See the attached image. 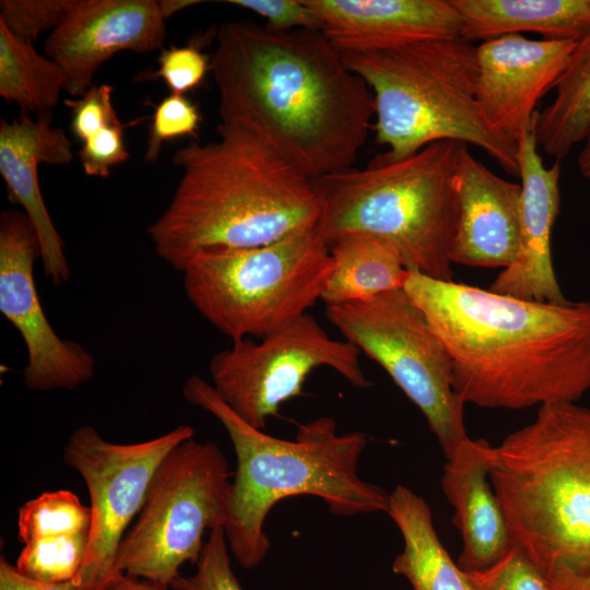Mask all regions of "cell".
Returning a JSON list of instances; mask_svg holds the SVG:
<instances>
[{
    "instance_id": "obj_1",
    "label": "cell",
    "mask_w": 590,
    "mask_h": 590,
    "mask_svg": "<svg viewBox=\"0 0 590 590\" xmlns=\"http://www.w3.org/2000/svg\"><path fill=\"white\" fill-rule=\"evenodd\" d=\"M210 64L221 123L249 130L312 180L353 167L374 96L322 31L225 22Z\"/></svg>"
},
{
    "instance_id": "obj_2",
    "label": "cell",
    "mask_w": 590,
    "mask_h": 590,
    "mask_svg": "<svg viewBox=\"0 0 590 590\" xmlns=\"http://www.w3.org/2000/svg\"><path fill=\"white\" fill-rule=\"evenodd\" d=\"M403 290L446 349L464 404L522 410L590 390V302L527 300L416 271Z\"/></svg>"
},
{
    "instance_id": "obj_3",
    "label": "cell",
    "mask_w": 590,
    "mask_h": 590,
    "mask_svg": "<svg viewBox=\"0 0 590 590\" xmlns=\"http://www.w3.org/2000/svg\"><path fill=\"white\" fill-rule=\"evenodd\" d=\"M219 138L176 151L181 177L146 232L157 256L182 272L197 253L264 246L314 229V180L249 130L220 123Z\"/></svg>"
},
{
    "instance_id": "obj_4",
    "label": "cell",
    "mask_w": 590,
    "mask_h": 590,
    "mask_svg": "<svg viewBox=\"0 0 590 590\" xmlns=\"http://www.w3.org/2000/svg\"><path fill=\"white\" fill-rule=\"evenodd\" d=\"M182 394L219 420L235 450L224 529L229 550L245 569L266 558L270 540L263 524L284 498L316 496L341 517L387 512L389 494L357 474L365 433L338 434L335 421L321 416L299 425L293 440L275 438L243 421L198 375L185 381Z\"/></svg>"
},
{
    "instance_id": "obj_5",
    "label": "cell",
    "mask_w": 590,
    "mask_h": 590,
    "mask_svg": "<svg viewBox=\"0 0 590 590\" xmlns=\"http://www.w3.org/2000/svg\"><path fill=\"white\" fill-rule=\"evenodd\" d=\"M488 473L512 543L545 576L590 574V408L558 402L491 445Z\"/></svg>"
},
{
    "instance_id": "obj_6",
    "label": "cell",
    "mask_w": 590,
    "mask_h": 590,
    "mask_svg": "<svg viewBox=\"0 0 590 590\" xmlns=\"http://www.w3.org/2000/svg\"><path fill=\"white\" fill-rule=\"evenodd\" d=\"M339 52L373 92V129L387 148L376 158L398 161L434 142L457 141L482 149L519 176L518 143L497 132L481 110L472 42L439 38Z\"/></svg>"
},
{
    "instance_id": "obj_7",
    "label": "cell",
    "mask_w": 590,
    "mask_h": 590,
    "mask_svg": "<svg viewBox=\"0 0 590 590\" xmlns=\"http://www.w3.org/2000/svg\"><path fill=\"white\" fill-rule=\"evenodd\" d=\"M439 141L398 161H371L314 180L320 201L315 227L330 248L365 233L390 244L409 271L452 280L457 210L453 175L462 148Z\"/></svg>"
},
{
    "instance_id": "obj_8",
    "label": "cell",
    "mask_w": 590,
    "mask_h": 590,
    "mask_svg": "<svg viewBox=\"0 0 590 590\" xmlns=\"http://www.w3.org/2000/svg\"><path fill=\"white\" fill-rule=\"evenodd\" d=\"M332 269L314 228L260 247L199 252L181 273L193 307L235 342L261 339L306 315Z\"/></svg>"
},
{
    "instance_id": "obj_9",
    "label": "cell",
    "mask_w": 590,
    "mask_h": 590,
    "mask_svg": "<svg viewBox=\"0 0 590 590\" xmlns=\"http://www.w3.org/2000/svg\"><path fill=\"white\" fill-rule=\"evenodd\" d=\"M233 474L213 441L190 438L161 462L133 526L116 556L114 575L169 583L186 562L197 563L205 530L228 517Z\"/></svg>"
},
{
    "instance_id": "obj_10",
    "label": "cell",
    "mask_w": 590,
    "mask_h": 590,
    "mask_svg": "<svg viewBox=\"0 0 590 590\" xmlns=\"http://www.w3.org/2000/svg\"><path fill=\"white\" fill-rule=\"evenodd\" d=\"M326 315L345 340L378 363L422 412L446 459L470 438L465 404L452 387L450 357L404 290L326 306Z\"/></svg>"
},
{
    "instance_id": "obj_11",
    "label": "cell",
    "mask_w": 590,
    "mask_h": 590,
    "mask_svg": "<svg viewBox=\"0 0 590 590\" xmlns=\"http://www.w3.org/2000/svg\"><path fill=\"white\" fill-rule=\"evenodd\" d=\"M359 354L351 342L330 338L306 314L258 341H235L214 354L209 365L211 385L243 421L264 430L283 403L303 394L316 368H332L354 387H370Z\"/></svg>"
},
{
    "instance_id": "obj_12",
    "label": "cell",
    "mask_w": 590,
    "mask_h": 590,
    "mask_svg": "<svg viewBox=\"0 0 590 590\" xmlns=\"http://www.w3.org/2000/svg\"><path fill=\"white\" fill-rule=\"evenodd\" d=\"M193 435L189 425L134 444L107 441L90 425L70 435L63 460L84 480L91 502L88 547L72 580L79 590H102L114 576L119 545L142 509L156 469L176 446Z\"/></svg>"
},
{
    "instance_id": "obj_13",
    "label": "cell",
    "mask_w": 590,
    "mask_h": 590,
    "mask_svg": "<svg viewBox=\"0 0 590 590\" xmlns=\"http://www.w3.org/2000/svg\"><path fill=\"white\" fill-rule=\"evenodd\" d=\"M37 258L38 239L26 214L4 210L0 215V311L26 346L24 385L39 392L74 390L93 378L96 362L85 347L60 338L51 327L34 280Z\"/></svg>"
},
{
    "instance_id": "obj_14",
    "label": "cell",
    "mask_w": 590,
    "mask_h": 590,
    "mask_svg": "<svg viewBox=\"0 0 590 590\" xmlns=\"http://www.w3.org/2000/svg\"><path fill=\"white\" fill-rule=\"evenodd\" d=\"M165 19L155 0H78L44 45L62 70L64 91L81 97L99 67L116 52L163 48Z\"/></svg>"
},
{
    "instance_id": "obj_15",
    "label": "cell",
    "mask_w": 590,
    "mask_h": 590,
    "mask_svg": "<svg viewBox=\"0 0 590 590\" xmlns=\"http://www.w3.org/2000/svg\"><path fill=\"white\" fill-rule=\"evenodd\" d=\"M576 39H529L521 34L476 46L477 101L487 122L518 143L533 125L540 99L555 87Z\"/></svg>"
},
{
    "instance_id": "obj_16",
    "label": "cell",
    "mask_w": 590,
    "mask_h": 590,
    "mask_svg": "<svg viewBox=\"0 0 590 590\" xmlns=\"http://www.w3.org/2000/svg\"><path fill=\"white\" fill-rule=\"evenodd\" d=\"M536 119V117H535ZM535 120L518 141L521 178L520 247L489 291L527 300L564 304L552 258V231L560 208V162L546 167L539 154Z\"/></svg>"
},
{
    "instance_id": "obj_17",
    "label": "cell",
    "mask_w": 590,
    "mask_h": 590,
    "mask_svg": "<svg viewBox=\"0 0 590 590\" xmlns=\"http://www.w3.org/2000/svg\"><path fill=\"white\" fill-rule=\"evenodd\" d=\"M453 193L452 264L504 269L512 264L520 247L521 186L494 174L464 145L453 175Z\"/></svg>"
},
{
    "instance_id": "obj_18",
    "label": "cell",
    "mask_w": 590,
    "mask_h": 590,
    "mask_svg": "<svg viewBox=\"0 0 590 590\" xmlns=\"http://www.w3.org/2000/svg\"><path fill=\"white\" fill-rule=\"evenodd\" d=\"M52 115L37 119L24 114L0 125V173L10 200L23 208L38 239L43 270L56 285L70 279L64 243L44 202L37 167L39 164H68L73 160L71 141L60 128L51 126Z\"/></svg>"
},
{
    "instance_id": "obj_19",
    "label": "cell",
    "mask_w": 590,
    "mask_h": 590,
    "mask_svg": "<svg viewBox=\"0 0 590 590\" xmlns=\"http://www.w3.org/2000/svg\"><path fill=\"white\" fill-rule=\"evenodd\" d=\"M339 51L462 37L451 0H305Z\"/></svg>"
},
{
    "instance_id": "obj_20",
    "label": "cell",
    "mask_w": 590,
    "mask_h": 590,
    "mask_svg": "<svg viewBox=\"0 0 590 590\" xmlns=\"http://www.w3.org/2000/svg\"><path fill=\"white\" fill-rule=\"evenodd\" d=\"M489 447L485 439L469 438L446 459L440 479L462 540L457 565L463 571L492 566L514 545L489 480Z\"/></svg>"
},
{
    "instance_id": "obj_21",
    "label": "cell",
    "mask_w": 590,
    "mask_h": 590,
    "mask_svg": "<svg viewBox=\"0 0 590 590\" xmlns=\"http://www.w3.org/2000/svg\"><path fill=\"white\" fill-rule=\"evenodd\" d=\"M472 42L532 32L576 39L590 32V0H451Z\"/></svg>"
},
{
    "instance_id": "obj_22",
    "label": "cell",
    "mask_w": 590,
    "mask_h": 590,
    "mask_svg": "<svg viewBox=\"0 0 590 590\" xmlns=\"http://www.w3.org/2000/svg\"><path fill=\"white\" fill-rule=\"evenodd\" d=\"M387 514L403 539V550L392 562L393 574L404 577L413 590H471L465 571L442 545L423 497L397 485L389 494Z\"/></svg>"
},
{
    "instance_id": "obj_23",
    "label": "cell",
    "mask_w": 590,
    "mask_h": 590,
    "mask_svg": "<svg viewBox=\"0 0 590 590\" xmlns=\"http://www.w3.org/2000/svg\"><path fill=\"white\" fill-rule=\"evenodd\" d=\"M329 249L333 269L321 296L326 306L403 290L410 275L397 250L374 235L349 233Z\"/></svg>"
},
{
    "instance_id": "obj_24",
    "label": "cell",
    "mask_w": 590,
    "mask_h": 590,
    "mask_svg": "<svg viewBox=\"0 0 590 590\" xmlns=\"http://www.w3.org/2000/svg\"><path fill=\"white\" fill-rule=\"evenodd\" d=\"M552 103L538 111V146L560 162L590 132V32L577 40Z\"/></svg>"
},
{
    "instance_id": "obj_25",
    "label": "cell",
    "mask_w": 590,
    "mask_h": 590,
    "mask_svg": "<svg viewBox=\"0 0 590 590\" xmlns=\"http://www.w3.org/2000/svg\"><path fill=\"white\" fill-rule=\"evenodd\" d=\"M64 87L61 68L0 23V95L25 114L42 115L51 113Z\"/></svg>"
},
{
    "instance_id": "obj_26",
    "label": "cell",
    "mask_w": 590,
    "mask_h": 590,
    "mask_svg": "<svg viewBox=\"0 0 590 590\" xmlns=\"http://www.w3.org/2000/svg\"><path fill=\"white\" fill-rule=\"evenodd\" d=\"M91 532V509L67 489L45 492L19 509L17 538L21 543L58 541Z\"/></svg>"
},
{
    "instance_id": "obj_27",
    "label": "cell",
    "mask_w": 590,
    "mask_h": 590,
    "mask_svg": "<svg viewBox=\"0 0 590 590\" xmlns=\"http://www.w3.org/2000/svg\"><path fill=\"white\" fill-rule=\"evenodd\" d=\"M190 576L179 575L169 587L174 590H244L231 566L224 526L210 531Z\"/></svg>"
},
{
    "instance_id": "obj_28",
    "label": "cell",
    "mask_w": 590,
    "mask_h": 590,
    "mask_svg": "<svg viewBox=\"0 0 590 590\" xmlns=\"http://www.w3.org/2000/svg\"><path fill=\"white\" fill-rule=\"evenodd\" d=\"M78 0H1L0 23L14 36L33 43L38 35L55 31Z\"/></svg>"
},
{
    "instance_id": "obj_29",
    "label": "cell",
    "mask_w": 590,
    "mask_h": 590,
    "mask_svg": "<svg viewBox=\"0 0 590 590\" xmlns=\"http://www.w3.org/2000/svg\"><path fill=\"white\" fill-rule=\"evenodd\" d=\"M465 574L471 590H551L546 577L515 544L492 566Z\"/></svg>"
},
{
    "instance_id": "obj_30",
    "label": "cell",
    "mask_w": 590,
    "mask_h": 590,
    "mask_svg": "<svg viewBox=\"0 0 590 590\" xmlns=\"http://www.w3.org/2000/svg\"><path fill=\"white\" fill-rule=\"evenodd\" d=\"M202 117L185 95L169 94L155 108L149 132L145 162L157 160L164 142L181 137L197 138Z\"/></svg>"
},
{
    "instance_id": "obj_31",
    "label": "cell",
    "mask_w": 590,
    "mask_h": 590,
    "mask_svg": "<svg viewBox=\"0 0 590 590\" xmlns=\"http://www.w3.org/2000/svg\"><path fill=\"white\" fill-rule=\"evenodd\" d=\"M157 63V70L143 79H162L172 94L178 95L199 86L211 66L208 57L193 46L164 49Z\"/></svg>"
},
{
    "instance_id": "obj_32",
    "label": "cell",
    "mask_w": 590,
    "mask_h": 590,
    "mask_svg": "<svg viewBox=\"0 0 590 590\" xmlns=\"http://www.w3.org/2000/svg\"><path fill=\"white\" fill-rule=\"evenodd\" d=\"M114 86L99 84L91 86L79 99H66L71 109V130L83 143L102 129L119 122L113 105Z\"/></svg>"
},
{
    "instance_id": "obj_33",
    "label": "cell",
    "mask_w": 590,
    "mask_h": 590,
    "mask_svg": "<svg viewBox=\"0 0 590 590\" xmlns=\"http://www.w3.org/2000/svg\"><path fill=\"white\" fill-rule=\"evenodd\" d=\"M121 121L107 126L82 143L79 158L84 173L88 176L107 178L114 166L129 158Z\"/></svg>"
},
{
    "instance_id": "obj_34",
    "label": "cell",
    "mask_w": 590,
    "mask_h": 590,
    "mask_svg": "<svg viewBox=\"0 0 590 590\" xmlns=\"http://www.w3.org/2000/svg\"><path fill=\"white\" fill-rule=\"evenodd\" d=\"M225 2L260 15L266 21L264 25L272 31L322 30L318 16L305 0H227Z\"/></svg>"
},
{
    "instance_id": "obj_35",
    "label": "cell",
    "mask_w": 590,
    "mask_h": 590,
    "mask_svg": "<svg viewBox=\"0 0 590 590\" xmlns=\"http://www.w3.org/2000/svg\"><path fill=\"white\" fill-rule=\"evenodd\" d=\"M0 590H79L74 582H45L22 575L15 566L1 556Z\"/></svg>"
},
{
    "instance_id": "obj_36",
    "label": "cell",
    "mask_w": 590,
    "mask_h": 590,
    "mask_svg": "<svg viewBox=\"0 0 590 590\" xmlns=\"http://www.w3.org/2000/svg\"><path fill=\"white\" fill-rule=\"evenodd\" d=\"M169 586L125 573L114 575L102 590H167Z\"/></svg>"
},
{
    "instance_id": "obj_37",
    "label": "cell",
    "mask_w": 590,
    "mask_h": 590,
    "mask_svg": "<svg viewBox=\"0 0 590 590\" xmlns=\"http://www.w3.org/2000/svg\"><path fill=\"white\" fill-rule=\"evenodd\" d=\"M546 579L551 590H590V574L558 570Z\"/></svg>"
},
{
    "instance_id": "obj_38",
    "label": "cell",
    "mask_w": 590,
    "mask_h": 590,
    "mask_svg": "<svg viewBox=\"0 0 590 590\" xmlns=\"http://www.w3.org/2000/svg\"><path fill=\"white\" fill-rule=\"evenodd\" d=\"M158 2V8L161 14L166 20L167 17L189 8L201 3L199 0H161Z\"/></svg>"
},
{
    "instance_id": "obj_39",
    "label": "cell",
    "mask_w": 590,
    "mask_h": 590,
    "mask_svg": "<svg viewBox=\"0 0 590 590\" xmlns=\"http://www.w3.org/2000/svg\"><path fill=\"white\" fill-rule=\"evenodd\" d=\"M577 164L580 174L585 178L590 179V132L585 139V144L578 155Z\"/></svg>"
}]
</instances>
